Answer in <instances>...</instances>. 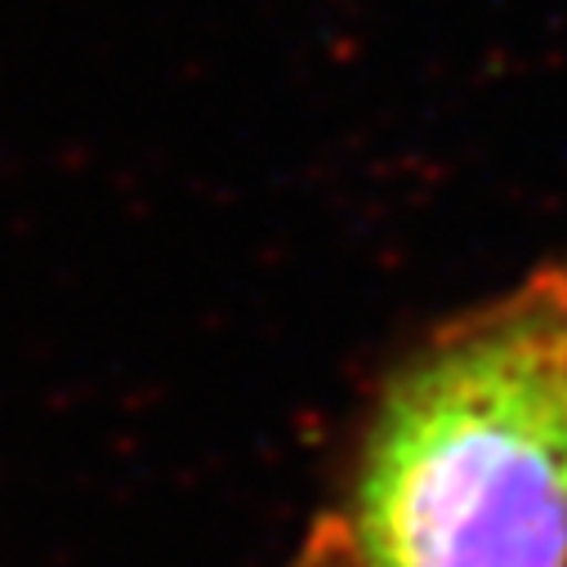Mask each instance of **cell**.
Segmentation results:
<instances>
[{
	"label": "cell",
	"mask_w": 567,
	"mask_h": 567,
	"mask_svg": "<svg viewBox=\"0 0 567 567\" xmlns=\"http://www.w3.org/2000/svg\"><path fill=\"white\" fill-rule=\"evenodd\" d=\"M322 523L344 567H567V264L389 371Z\"/></svg>",
	"instance_id": "1"
},
{
	"label": "cell",
	"mask_w": 567,
	"mask_h": 567,
	"mask_svg": "<svg viewBox=\"0 0 567 567\" xmlns=\"http://www.w3.org/2000/svg\"><path fill=\"white\" fill-rule=\"evenodd\" d=\"M291 567H344V563H340V549H336V540H331V532H327V523H318V527L305 536V545H300V554H296Z\"/></svg>",
	"instance_id": "2"
}]
</instances>
